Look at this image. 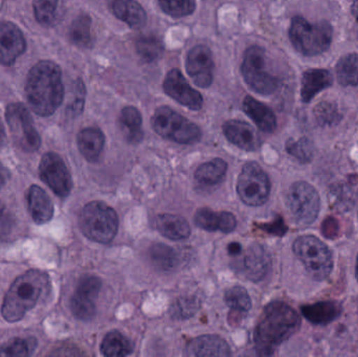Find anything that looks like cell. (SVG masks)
<instances>
[{
  "label": "cell",
  "mask_w": 358,
  "mask_h": 357,
  "mask_svg": "<svg viewBox=\"0 0 358 357\" xmlns=\"http://www.w3.org/2000/svg\"><path fill=\"white\" fill-rule=\"evenodd\" d=\"M298 312L284 302L275 301L265 307L255 330V347L261 356H271L277 348L300 329Z\"/></svg>",
  "instance_id": "obj_1"
},
{
  "label": "cell",
  "mask_w": 358,
  "mask_h": 357,
  "mask_svg": "<svg viewBox=\"0 0 358 357\" xmlns=\"http://www.w3.org/2000/svg\"><path fill=\"white\" fill-rule=\"evenodd\" d=\"M25 90L34 112L50 117L62 104L64 98L60 67L52 61H40L29 71Z\"/></svg>",
  "instance_id": "obj_2"
},
{
  "label": "cell",
  "mask_w": 358,
  "mask_h": 357,
  "mask_svg": "<svg viewBox=\"0 0 358 357\" xmlns=\"http://www.w3.org/2000/svg\"><path fill=\"white\" fill-rule=\"evenodd\" d=\"M50 285L46 272L31 270L19 276L10 285L2 303L1 314L8 323L18 322L35 307Z\"/></svg>",
  "instance_id": "obj_3"
},
{
  "label": "cell",
  "mask_w": 358,
  "mask_h": 357,
  "mask_svg": "<svg viewBox=\"0 0 358 357\" xmlns=\"http://www.w3.org/2000/svg\"><path fill=\"white\" fill-rule=\"evenodd\" d=\"M289 39L296 52L315 57L329 50L334 39V29L328 21L310 23L301 16L292 18Z\"/></svg>",
  "instance_id": "obj_4"
},
{
  "label": "cell",
  "mask_w": 358,
  "mask_h": 357,
  "mask_svg": "<svg viewBox=\"0 0 358 357\" xmlns=\"http://www.w3.org/2000/svg\"><path fill=\"white\" fill-rule=\"evenodd\" d=\"M80 228L90 240L108 243L119 230V217L113 207L103 201H92L82 210Z\"/></svg>",
  "instance_id": "obj_5"
},
{
  "label": "cell",
  "mask_w": 358,
  "mask_h": 357,
  "mask_svg": "<svg viewBox=\"0 0 358 357\" xmlns=\"http://www.w3.org/2000/svg\"><path fill=\"white\" fill-rule=\"evenodd\" d=\"M151 125L162 138L178 144L192 145L199 142L201 130L195 124L168 106L157 109Z\"/></svg>",
  "instance_id": "obj_6"
},
{
  "label": "cell",
  "mask_w": 358,
  "mask_h": 357,
  "mask_svg": "<svg viewBox=\"0 0 358 357\" xmlns=\"http://www.w3.org/2000/svg\"><path fill=\"white\" fill-rule=\"evenodd\" d=\"M296 257L315 280H325L334 268V258L327 245L311 235L299 237L294 243Z\"/></svg>",
  "instance_id": "obj_7"
},
{
  "label": "cell",
  "mask_w": 358,
  "mask_h": 357,
  "mask_svg": "<svg viewBox=\"0 0 358 357\" xmlns=\"http://www.w3.org/2000/svg\"><path fill=\"white\" fill-rule=\"evenodd\" d=\"M265 50L258 45H252L246 50L241 73L244 81L254 92L264 96L273 94L278 89L279 81L265 69Z\"/></svg>",
  "instance_id": "obj_8"
},
{
  "label": "cell",
  "mask_w": 358,
  "mask_h": 357,
  "mask_svg": "<svg viewBox=\"0 0 358 357\" xmlns=\"http://www.w3.org/2000/svg\"><path fill=\"white\" fill-rule=\"evenodd\" d=\"M237 193L250 207H259L266 203L271 193V180L258 163L250 161L243 166L238 177Z\"/></svg>",
  "instance_id": "obj_9"
},
{
  "label": "cell",
  "mask_w": 358,
  "mask_h": 357,
  "mask_svg": "<svg viewBox=\"0 0 358 357\" xmlns=\"http://www.w3.org/2000/svg\"><path fill=\"white\" fill-rule=\"evenodd\" d=\"M6 123L17 148L23 152H35L41 145V138L34 126L29 110L21 104H10L6 110Z\"/></svg>",
  "instance_id": "obj_10"
},
{
  "label": "cell",
  "mask_w": 358,
  "mask_h": 357,
  "mask_svg": "<svg viewBox=\"0 0 358 357\" xmlns=\"http://www.w3.org/2000/svg\"><path fill=\"white\" fill-rule=\"evenodd\" d=\"M287 205L294 220L308 226L319 216L321 199L315 187L306 182H298L288 191Z\"/></svg>",
  "instance_id": "obj_11"
},
{
  "label": "cell",
  "mask_w": 358,
  "mask_h": 357,
  "mask_svg": "<svg viewBox=\"0 0 358 357\" xmlns=\"http://www.w3.org/2000/svg\"><path fill=\"white\" fill-rule=\"evenodd\" d=\"M42 182L61 198H65L73 190V178L60 155L48 152L42 156L39 165Z\"/></svg>",
  "instance_id": "obj_12"
},
{
  "label": "cell",
  "mask_w": 358,
  "mask_h": 357,
  "mask_svg": "<svg viewBox=\"0 0 358 357\" xmlns=\"http://www.w3.org/2000/svg\"><path fill=\"white\" fill-rule=\"evenodd\" d=\"M163 87L166 94L179 104L194 111L200 110L202 108L203 98L201 94L187 83V80L178 68L172 69L168 73L164 81Z\"/></svg>",
  "instance_id": "obj_13"
},
{
  "label": "cell",
  "mask_w": 358,
  "mask_h": 357,
  "mask_svg": "<svg viewBox=\"0 0 358 357\" xmlns=\"http://www.w3.org/2000/svg\"><path fill=\"white\" fill-rule=\"evenodd\" d=\"M185 66L187 73L196 85L202 88L210 87L214 79V61L208 46L203 44L194 46L187 54Z\"/></svg>",
  "instance_id": "obj_14"
},
{
  "label": "cell",
  "mask_w": 358,
  "mask_h": 357,
  "mask_svg": "<svg viewBox=\"0 0 358 357\" xmlns=\"http://www.w3.org/2000/svg\"><path fill=\"white\" fill-rule=\"evenodd\" d=\"M22 31L14 23L0 22V64L10 66L25 52Z\"/></svg>",
  "instance_id": "obj_15"
},
{
  "label": "cell",
  "mask_w": 358,
  "mask_h": 357,
  "mask_svg": "<svg viewBox=\"0 0 358 357\" xmlns=\"http://www.w3.org/2000/svg\"><path fill=\"white\" fill-rule=\"evenodd\" d=\"M271 268V258L263 245L254 243L246 249L239 263V272L248 280L258 282L262 280Z\"/></svg>",
  "instance_id": "obj_16"
},
{
  "label": "cell",
  "mask_w": 358,
  "mask_h": 357,
  "mask_svg": "<svg viewBox=\"0 0 358 357\" xmlns=\"http://www.w3.org/2000/svg\"><path fill=\"white\" fill-rule=\"evenodd\" d=\"M225 138L243 150H256L260 147L261 140L254 128L250 124L239 119L225 122L222 126Z\"/></svg>",
  "instance_id": "obj_17"
},
{
  "label": "cell",
  "mask_w": 358,
  "mask_h": 357,
  "mask_svg": "<svg viewBox=\"0 0 358 357\" xmlns=\"http://www.w3.org/2000/svg\"><path fill=\"white\" fill-rule=\"evenodd\" d=\"M195 224L208 232L231 233L237 228V219L229 212H215L208 207H201L196 212Z\"/></svg>",
  "instance_id": "obj_18"
},
{
  "label": "cell",
  "mask_w": 358,
  "mask_h": 357,
  "mask_svg": "<svg viewBox=\"0 0 358 357\" xmlns=\"http://www.w3.org/2000/svg\"><path fill=\"white\" fill-rule=\"evenodd\" d=\"M27 205L29 214L37 224H44L54 216V203L48 193L37 184H33L27 191Z\"/></svg>",
  "instance_id": "obj_19"
},
{
  "label": "cell",
  "mask_w": 358,
  "mask_h": 357,
  "mask_svg": "<svg viewBox=\"0 0 358 357\" xmlns=\"http://www.w3.org/2000/svg\"><path fill=\"white\" fill-rule=\"evenodd\" d=\"M187 356H229L231 348L229 344L218 335H206L196 337L189 342L187 347Z\"/></svg>",
  "instance_id": "obj_20"
},
{
  "label": "cell",
  "mask_w": 358,
  "mask_h": 357,
  "mask_svg": "<svg viewBox=\"0 0 358 357\" xmlns=\"http://www.w3.org/2000/svg\"><path fill=\"white\" fill-rule=\"evenodd\" d=\"M334 84V77L327 69L311 68L305 71L302 77L301 98L304 103H309L320 92L327 89Z\"/></svg>",
  "instance_id": "obj_21"
},
{
  "label": "cell",
  "mask_w": 358,
  "mask_h": 357,
  "mask_svg": "<svg viewBox=\"0 0 358 357\" xmlns=\"http://www.w3.org/2000/svg\"><path fill=\"white\" fill-rule=\"evenodd\" d=\"M243 110L262 131L271 133L277 128V117L273 110L252 96L244 99Z\"/></svg>",
  "instance_id": "obj_22"
},
{
  "label": "cell",
  "mask_w": 358,
  "mask_h": 357,
  "mask_svg": "<svg viewBox=\"0 0 358 357\" xmlns=\"http://www.w3.org/2000/svg\"><path fill=\"white\" fill-rule=\"evenodd\" d=\"M155 228L159 234L171 240H183L191 235L189 222L181 216L173 214L157 215L155 220Z\"/></svg>",
  "instance_id": "obj_23"
},
{
  "label": "cell",
  "mask_w": 358,
  "mask_h": 357,
  "mask_svg": "<svg viewBox=\"0 0 358 357\" xmlns=\"http://www.w3.org/2000/svg\"><path fill=\"white\" fill-rule=\"evenodd\" d=\"M113 12L131 29H142L147 21L144 8L136 0H113Z\"/></svg>",
  "instance_id": "obj_24"
},
{
  "label": "cell",
  "mask_w": 358,
  "mask_h": 357,
  "mask_svg": "<svg viewBox=\"0 0 358 357\" xmlns=\"http://www.w3.org/2000/svg\"><path fill=\"white\" fill-rule=\"evenodd\" d=\"M105 136L99 128H85L78 136V147L84 159L96 161L104 148Z\"/></svg>",
  "instance_id": "obj_25"
},
{
  "label": "cell",
  "mask_w": 358,
  "mask_h": 357,
  "mask_svg": "<svg viewBox=\"0 0 358 357\" xmlns=\"http://www.w3.org/2000/svg\"><path fill=\"white\" fill-rule=\"evenodd\" d=\"M342 305L338 302H319L313 305L303 306L302 314L309 322L315 325H327L342 314Z\"/></svg>",
  "instance_id": "obj_26"
},
{
  "label": "cell",
  "mask_w": 358,
  "mask_h": 357,
  "mask_svg": "<svg viewBox=\"0 0 358 357\" xmlns=\"http://www.w3.org/2000/svg\"><path fill=\"white\" fill-rule=\"evenodd\" d=\"M120 124H121L122 131L128 142L136 144L144 138L142 115L136 107L128 106L122 110Z\"/></svg>",
  "instance_id": "obj_27"
},
{
  "label": "cell",
  "mask_w": 358,
  "mask_h": 357,
  "mask_svg": "<svg viewBox=\"0 0 358 357\" xmlns=\"http://www.w3.org/2000/svg\"><path fill=\"white\" fill-rule=\"evenodd\" d=\"M227 171V161L221 159H214L197 168L195 180L203 186H214L224 178Z\"/></svg>",
  "instance_id": "obj_28"
},
{
  "label": "cell",
  "mask_w": 358,
  "mask_h": 357,
  "mask_svg": "<svg viewBox=\"0 0 358 357\" xmlns=\"http://www.w3.org/2000/svg\"><path fill=\"white\" fill-rule=\"evenodd\" d=\"M132 350L131 342L117 330L107 333L101 344V351L105 356H127L132 354Z\"/></svg>",
  "instance_id": "obj_29"
},
{
  "label": "cell",
  "mask_w": 358,
  "mask_h": 357,
  "mask_svg": "<svg viewBox=\"0 0 358 357\" xmlns=\"http://www.w3.org/2000/svg\"><path fill=\"white\" fill-rule=\"evenodd\" d=\"M336 78L343 86L358 87V54H349L336 64Z\"/></svg>",
  "instance_id": "obj_30"
},
{
  "label": "cell",
  "mask_w": 358,
  "mask_h": 357,
  "mask_svg": "<svg viewBox=\"0 0 358 357\" xmlns=\"http://www.w3.org/2000/svg\"><path fill=\"white\" fill-rule=\"evenodd\" d=\"M71 41L80 48H87L92 43V18L88 15H80L71 23L69 29Z\"/></svg>",
  "instance_id": "obj_31"
},
{
  "label": "cell",
  "mask_w": 358,
  "mask_h": 357,
  "mask_svg": "<svg viewBox=\"0 0 358 357\" xmlns=\"http://www.w3.org/2000/svg\"><path fill=\"white\" fill-rule=\"evenodd\" d=\"M153 264L164 270H171L178 264V255L172 247L163 243H155L149 249Z\"/></svg>",
  "instance_id": "obj_32"
},
{
  "label": "cell",
  "mask_w": 358,
  "mask_h": 357,
  "mask_svg": "<svg viewBox=\"0 0 358 357\" xmlns=\"http://www.w3.org/2000/svg\"><path fill=\"white\" fill-rule=\"evenodd\" d=\"M136 48L141 58L146 62H153L161 58L164 52V45L161 40L153 36L141 37L136 40Z\"/></svg>",
  "instance_id": "obj_33"
},
{
  "label": "cell",
  "mask_w": 358,
  "mask_h": 357,
  "mask_svg": "<svg viewBox=\"0 0 358 357\" xmlns=\"http://www.w3.org/2000/svg\"><path fill=\"white\" fill-rule=\"evenodd\" d=\"M37 347V341L33 337L15 339L0 348V356H31Z\"/></svg>",
  "instance_id": "obj_34"
},
{
  "label": "cell",
  "mask_w": 358,
  "mask_h": 357,
  "mask_svg": "<svg viewBox=\"0 0 358 357\" xmlns=\"http://www.w3.org/2000/svg\"><path fill=\"white\" fill-rule=\"evenodd\" d=\"M224 299L227 306L238 314L248 312L252 307V300L248 291L244 287L238 286V285L231 287L225 293Z\"/></svg>",
  "instance_id": "obj_35"
},
{
  "label": "cell",
  "mask_w": 358,
  "mask_h": 357,
  "mask_svg": "<svg viewBox=\"0 0 358 357\" xmlns=\"http://www.w3.org/2000/svg\"><path fill=\"white\" fill-rule=\"evenodd\" d=\"M71 309L73 316L81 321H90L96 314V304L92 298L75 293L71 298Z\"/></svg>",
  "instance_id": "obj_36"
},
{
  "label": "cell",
  "mask_w": 358,
  "mask_h": 357,
  "mask_svg": "<svg viewBox=\"0 0 358 357\" xmlns=\"http://www.w3.org/2000/svg\"><path fill=\"white\" fill-rule=\"evenodd\" d=\"M163 12L173 18H182L193 14L196 8V0H159Z\"/></svg>",
  "instance_id": "obj_37"
},
{
  "label": "cell",
  "mask_w": 358,
  "mask_h": 357,
  "mask_svg": "<svg viewBox=\"0 0 358 357\" xmlns=\"http://www.w3.org/2000/svg\"><path fill=\"white\" fill-rule=\"evenodd\" d=\"M60 0H34V13L40 24L50 25L54 22Z\"/></svg>",
  "instance_id": "obj_38"
},
{
  "label": "cell",
  "mask_w": 358,
  "mask_h": 357,
  "mask_svg": "<svg viewBox=\"0 0 358 357\" xmlns=\"http://www.w3.org/2000/svg\"><path fill=\"white\" fill-rule=\"evenodd\" d=\"M315 117L322 126H331L342 119V115L336 104L332 102H322L315 109Z\"/></svg>",
  "instance_id": "obj_39"
},
{
  "label": "cell",
  "mask_w": 358,
  "mask_h": 357,
  "mask_svg": "<svg viewBox=\"0 0 358 357\" xmlns=\"http://www.w3.org/2000/svg\"><path fill=\"white\" fill-rule=\"evenodd\" d=\"M286 150L292 156L296 157L302 163H308L313 155V147L310 140L307 138H301L299 140H288L286 144Z\"/></svg>",
  "instance_id": "obj_40"
},
{
  "label": "cell",
  "mask_w": 358,
  "mask_h": 357,
  "mask_svg": "<svg viewBox=\"0 0 358 357\" xmlns=\"http://www.w3.org/2000/svg\"><path fill=\"white\" fill-rule=\"evenodd\" d=\"M198 309L197 301L195 298H180L171 307V314L178 320L191 318Z\"/></svg>",
  "instance_id": "obj_41"
},
{
  "label": "cell",
  "mask_w": 358,
  "mask_h": 357,
  "mask_svg": "<svg viewBox=\"0 0 358 357\" xmlns=\"http://www.w3.org/2000/svg\"><path fill=\"white\" fill-rule=\"evenodd\" d=\"M102 289V280L96 276H84L77 285L76 293L85 297L96 299Z\"/></svg>",
  "instance_id": "obj_42"
},
{
  "label": "cell",
  "mask_w": 358,
  "mask_h": 357,
  "mask_svg": "<svg viewBox=\"0 0 358 357\" xmlns=\"http://www.w3.org/2000/svg\"><path fill=\"white\" fill-rule=\"evenodd\" d=\"M84 101H85V87L81 81H78L76 84L75 99L69 107V112L73 117L80 115L83 110Z\"/></svg>",
  "instance_id": "obj_43"
},
{
  "label": "cell",
  "mask_w": 358,
  "mask_h": 357,
  "mask_svg": "<svg viewBox=\"0 0 358 357\" xmlns=\"http://www.w3.org/2000/svg\"><path fill=\"white\" fill-rule=\"evenodd\" d=\"M14 226V218L8 213L6 205L0 201V237L6 238L12 233Z\"/></svg>",
  "instance_id": "obj_44"
},
{
  "label": "cell",
  "mask_w": 358,
  "mask_h": 357,
  "mask_svg": "<svg viewBox=\"0 0 358 357\" xmlns=\"http://www.w3.org/2000/svg\"><path fill=\"white\" fill-rule=\"evenodd\" d=\"M8 177H10V172L8 170L0 163V190L6 186L8 182Z\"/></svg>",
  "instance_id": "obj_45"
},
{
  "label": "cell",
  "mask_w": 358,
  "mask_h": 357,
  "mask_svg": "<svg viewBox=\"0 0 358 357\" xmlns=\"http://www.w3.org/2000/svg\"><path fill=\"white\" fill-rule=\"evenodd\" d=\"M229 253L231 254V256H237L241 253V245L237 242L231 243L229 245Z\"/></svg>",
  "instance_id": "obj_46"
},
{
  "label": "cell",
  "mask_w": 358,
  "mask_h": 357,
  "mask_svg": "<svg viewBox=\"0 0 358 357\" xmlns=\"http://www.w3.org/2000/svg\"><path fill=\"white\" fill-rule=\"evenodd\" d=\"M6 143V130H4L3 125L0 122V147Z\"/></svg>",
  "instance_id": "obj_47"
},
{
  "label": "cell",
  "mask_w": 358,
  "mask_h": 357,
  "mask_svg": "<svg viewBox=\"0 0 358 357\" xmlns=\"http://www.w3.org/2000/svg\"><path fill=\"white\" fill-rule=\"evenodd\" d=\"M351 10H352L353 16L358 20V0H355L352 6H351Z\"/></svg>",
  "instance_id": "obj_48"
},
{
  "label": "cell",
  "mask_w": 358,
  "mask_h": 357,
  "mask_svg": "<svg viewBox=\"0 0 358 357\" xmlns=\"http://www.w3.org/2000/svg\"><path fill=\"white\" fill-rule=\"evenodd\" d=\"M357 277L358 280V258H357Z\"/></svg>",
  "instance_id": "obj_49"
}]
</instances>
